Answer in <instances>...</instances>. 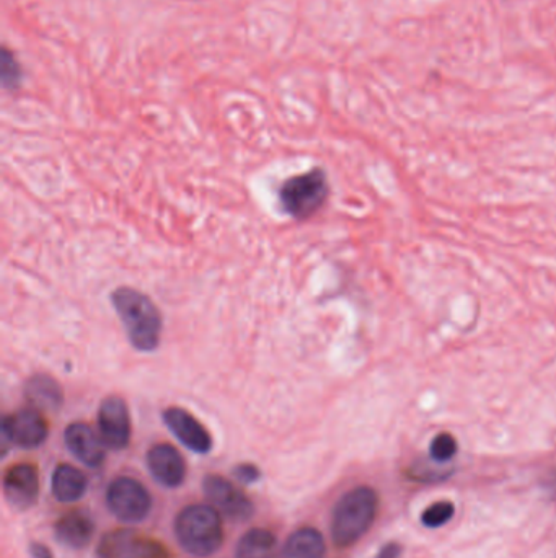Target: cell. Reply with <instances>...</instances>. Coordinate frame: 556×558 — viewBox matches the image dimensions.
Segmentation results:
<instances>
[{"label":"cell","instance_id":"4","mask_svg":"<svg viewBox=\"0 0 556 558\" xmlns=\"http://www.w3.org/2000/svg\"><path fill=\"white\" fill-rule=\"evenodd\" d=\"M328 198L327 175L320 168H312L289 178L279 191V200L289 216L307 219L314 216Z\"/></svg>","mask_w":556,"mask_h":558},{"label":"cell","instance_id":"11","mask_svg":"<svg viewBox=\"0 0 556 558\" xmlns=\"http://www.w3.org/2000/svg\"><path fill=\"white\" fill-rule=\"evenodd\" d=\"M64 443L70 453L90 469H97L105 462V443L89 424H70L64 431Z\"/></svg>","mask_w":556,"mask_h":558},{"label":"cell","instance_id":"16","mask_svg":"<svg viewBox=\"0 0 556 558\" xmlns=\"http://www.w3.org/2000/svg\"><path fill=\"white\" fill-rule=\"evenodd\" d=\"M327 544L315 528H301L292 532L282 547V558H325Z\"/></svg>","mask_w":556,"mask_h":558},{"label":"cell","instance_id":"2","mask_svg":"<svg viewBox=\"0 0 556 558\" xmlns=\"http://www.w3.org/2000/svg\"><path fill=\"white\" fill-rule=\"evenodd\" d=\"M379 509V496L370 486H356L344 493L333 509L331 518V537L340 548L351 547L376 521Z\"/></svg>","mask_w":556,"mask_h":558},{"label":"cell","instance_id":"17","mask_svg":"<svg viewBox=\"0 0 556 558\" xmlns=\"http://www.w3.org/2000/svg\"><path fill=\"white\" fill-rule=\"evenodd\" d=\"M25 397L40 411L58 410L63 405V391L50 376H34L25 385Z\"/></svg>","mask_w":556,"mask_h":558},{"label":"cell","instance_id":"21","mask_svg":"<svg viewBox=\"0 0 556 558\" xmlns=\"http://www.w3.org/2000/svg\"><path fill=\"white\" fill-rule=\"evenodd\" d=\"M0 79L4 89H15L22 80V69L14 54L9 50H2L0 58Z\"/></svg>","mask_w":556,"mask_h":558},{"label":"cell","instance_id":"18","mask_svg":"<svg viewBox=\"0 0 556 558\" xmlns=\"http://www.w3.org/2000/svg\"><path fill=\"white\" fill-rule=\"evenodd\" d=\"M237 558H278V541L268 529H250L239 541Z\"/></svg>","mask_w":556,"mask_h":558},{"label":"cell","instance_id":"3","mask_svg":"<svg viewBox=\"0 0 556 558\" xmlns=\"http://www.w3.org/2000/svg\"><path fill=\"white\" fill-rule=\"evenodd\" d=\"M175 534L188 554L210 557L224 542L220 512L213 505H190L181 509L175 521Z\"/></svg>","mask_w":556,"mask_h":558},{"label":"cell","instance_id":"15","mask_svg":"<svg viewBox=\"0 0 556 558\" xmlns=\"http://www.w3.org/2000/svg\"><path fill=\"white\" fill-rule=\"evenodd\" d=\"M144 542L146 537L131 529H116L100 541L97 554L100 558H139Z\"/></svg>","mask_w":556,"mask_h":558},{"label":"cell","instance_id":"14","mask_svg":"<svg viewBox=\"0 0 556 558\" xmlns=\"http://www.w3.org/2000/svg\"><path fill=\"white\" fill-rule=\"evenodd\" d=\"M87 486L89 482L86 473L70 464L58 466L51 477V490L54 498L61 503L79 502L86 495Z\"/></svg>","mask_w":556,"mask_h":558},{"label":"cell","instance_id":"23","mask_svg":"<svg viewBox=\"0 0 556 558\" xmlns=\"http://www.w3.org/2000/svg\"><path fill=\"white\" fill-rule=\"evenodd\" d=\"M400 555H402V547L395 544V542H390V544L383 545V547L380 548L376 558H400Z\"/></svg>","mask_w":556,"mask_h":558},{"label":"cell","instance_id":"7","mask_svg":"<svg viewBox=\"0 0 556 558\" xmlns=\"http://www.w3.org/2000/svg\"><path fill=\"white\" fill-rule=\"evenodd\" d=\"M204 493L211 505L230 521H249L253 516V503L242 490L220 475H206L203 482Z\"/></svg>","mask_w":556,"mask_h":558},{"label":"cell","instance_id":"20","mask_svg":"<svg viewBox=\"0 0 556 558\" xmlns=\"http://www.w3.org/2000/svg\"><path fill=\"white\" fill-rule=\"evenodd\" d=\"M458 444L455 437L448 433H441L432 440L431 446H429V454L431 459L438 464H445L448 460L454 459L457 454Z\"/></svg>","mask_w":556,"mask_h":558},{"label":"cell","instance_id":"6","mask_svg":"<svg viewBox=\"0 0 556 558\" xmlns=\"http://www.w3.org/2000/svg\"><path fill=\"white\" fill-rule=\"evenodd\" d=\"M50 428L47 420L37 408L28 407L8 415L2 421V436L5 441L22 447V449H35L47 441Z\"/></svg>","mask_w":556,"mask_h":558},{"label":"cell","instance_id":"8","mask_svg":"<svg viewBox=\"0 0 556 558\" xmlns=\"http://www.w3.org/2000/svg\"><path fill=\"white\" fill-rule=\"evenodd\" d=\"M99 430L103 443L113 451L128 447L131 441V418L122 397H106L99 408Z\"/></svg>","mask_w":556,"mask_h":558},{"label":"cell","instance_id":"19","mask_svg":"<svg viewBox=\"0 0 556 558\" xmlns=\"http://www.w3.org/2000/svg\"><path fill=\"white\" fill-rule=\"evenodd\" d=\"M455 515L454 503L438 502L425 509L421 515V522L429 529L442 528L447 524Z\"/></svg>","mask_w":556,"mask_h":558},{"label":"cell","instance_id":"5","mask_svg":"<svg viewBox=\"0 0 556 558\" xmlns=\"http://www.w3.org/2000/svg\"><path fill=\"white\" fill-rule=\"evenodd\" d=\"M106 506L112 515L126 524H138L152 509V496L144 485L131 477H118L106 490Z\"/></svg>","mask_w":556,"mask_h":558},{"label":"cell","instance_id":"9","mask_svg":"<svg viewBox=\"0 0 556 558\" xmlns=\"http://www.w3.org/2000/svg\"><path fill=\"white\" fill-rule=\"evenodd\" d=\"M164 421L174 436L193 453L207 454L213 449V437H211L210 431L185 408H167Z\"/></svg>","mask_w":556,"mask_h":558},{"label":"cell","instance_id":"10","mask_svg":"<svg viewBox=\"0 0 556 558\" xmlns=\"http://www.w3.org/2000/svg\"><path fill=\"white\" fill-rule=\"evenodd\" d=\"M4 495L12 508H31L40 495L37 467L31 464H17L11 467L4 475Z\"/></svg>","mask_w":556,"mask_h":558},{"label":"cell","instance_id":"1","mask_svg":"<svg viewBox=\"0 0 556 558\" xmlns=\"http://www.w3.org/2000/svg\"><path fill=\"white\" fill-rule=\"evenodd\" d=\"M112 303L131 345L139 352H154L161 343L162 316L151 297L132 288H119L112 294Z\"/></svg>","mask_w":556,"mask_h":558},{"label":"cell","instance_id":"13","mask_svg":"<svg viewBox=\"0 0 556 558\" xmlns=\"http://www.w3.org/2000/svg\"><path fill=\"white\" fill-rule=\"evenodd\" d=\"M96 522L92 516L83 509L66 512L54 525V535L60 544L79 550L86 548L92 541Z\"/></svg>","mask_w":556,"mask_h":558},{"label":"cell","instance_id":"12","mask_svg":"<svg viewBox=\"0 0 556 558\" xmlns=\"http://www.w3.org/2000/svg\"><path fill=\"white\" fill-rule=\"evenodd\" d=\"M151 475L167 489H177L185 482L187 466L184 457L170 444H155L148 453Z\"/></svg>","mask_w":556,"mask_h":558},{"label":"cell","instance_id":"22","mask_svg":"<svg viewBox=\"0 0 556 558\" xmlns=\"http://www.w3.org/2000/svg\"><path fill=\"white\" fill-rule=\"evenodd\" d=\"M260 475L262 473H260L258 467L253 466V464H240L233 470V477L242 483H255Z\"/></svg>","mask_w":556,"mask_h":558},{"label":"cell","instance_id":"24","mask_svg":"<svg viewBox=\"0 0 556 558\" xmlns=\"http://www.w3.org/2000/svg\"><path fill=\"white\" fill-rule=\"evenodd\" d=\"M30 555L31 558H53L50 548L43 544H31Z\"/></svg>","mask_w":556,"mask_h":558}]
</instances>
